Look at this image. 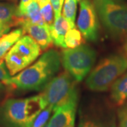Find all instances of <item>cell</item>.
<instances>
[{
    "label": "cell",
    "instance_id": "cell-1",
    "mask_svg": "<svg viewBox=\"0 0 127 127\" xmlns=\"http://www.w3.org/2000/svg\"><path fill=\"white\" fill-rule=\"evenodd\" d=\"M61 65V55L57 50L51 49L4 83L13 91H42L55 77Z\"/></svg>",
    "mask_w": 127,
    "mask_h": 127
},
{
    "label": "cell",
    "instance_id": "cell-2",
    "mask_svg": "<svg viewBox=\"0 0 127 127\" xmlns=\"http://www.w3.org/2000/svg\"><path fill=\"white\" fill-rule=\"evenodd\" d=\"M46 107L40 94L26 98L7 99L0 106V125L3 127H32Z\"/></svg>",
    "mask_w": 127,
    "mask_h": 127
},
{
    "label": "cell",
    "instance_id": "cell-3",
    "mask_svg": "<svg viewBox=\"0 0 127 127\" xmlns=\"http://www.w3.org/2000/svg\"><path fill=\"white\" fill-rule=\"evenodd\" d=\"M127 71V57L121 54L109 55L101 60L87 78V87L92 91L104 92Z\"/></svg>",
    "mask_w": 127,
    "mask_h": 127
},
{
    "label": "cell",
    "instance_id": "cell-4",
    "mask_svg": "<svg viewBox=\"0 0 127 127\" xmlns=\"http://www.w3.org/2000/svg\"><path fill=\"white\" fill-rule=\"evenodd\" d=\"M98 18L111 36L127 35V4L117 0H93Z\"/></svg>",
    "mask_w": 127,
    "mask_h": 127
},
{
    "label": "cell",
    "instance_id": "cell-5",
    "mask_svg": "<svg viewBox=\"0 0 127 127\" xmlns=\"http://www.w3.org/2000/svg\"><path fill=\"white\" fill-rule=\"evenodd\" d=\"M40 95L47 106H52L54 110L78 99L77 81L65 71L53 78L42 90Z\"/></svg>",
    "mask_w": 127,
    "mask_h": 127
},
{
    "label": "cell",
    "instance_id": "cell-6",
    "mask_svg": "<svg viewBox=\"0 0 127 127\" xmlns=\"http://www.w3.org/2000/svg\"><path fill=\"white\" fill-rule=\"evenodd\" d=\"M96 52L86 45L72 49H64L61 54V63L67 72L77 82L86 78L93 68L95 59Z\"/></svg>",
    "mask_w": 127,
    "mask_h": 127
},
{
    "label": "cell",
    "instance_id": "cell-7",
    "mask_svg": "<svg viewBox=\"0 0 127 127\" xmlns=\"http://www.w3.org/2000/svg\"><path fill=\"white\" fill-rule=\"evenodd\" d=\"M77 27L84 38L88 41H96L99 35L98 16L93 3L90 0H81Z\"/></svg>",
    "mask_w": 127,
    "mask_h": 127
},
{
    "label": "cell",
    "instance_id": "cell-8",
    "mask_svg": "<svg viewBox=\"0 0 127 127\" xmlns=\"http://www.w3.org/2000/svg\"><path fill=\"white\" fill-rule=\"evenodd\" d=\"M42 51L31 37L23 35L11 48L9 52L26 68L37 59Z\"/></svg>",
    "mask_w": 127,
    "mask_h": 127
},
{
    "label": "cell",
    "instance_id": "cell-9",
    "mask_svg": "<svg viewBox=\"0 0 127 127\" xmlns=\"http://www.w3.org/2000/svg\"><path fill=\"white\" fill-rule=\"evenodd\" d=\"M78 100H72L54 109L52 117L47 122L48 127H66L74 124Z\"/></svg>",
    "mask_w": 127,
    "mask_h": 127
},
{
    "label": "cell",
    "instance_id": "cell-10",
    "mask_svg": "<svg viewBox=\"0 0 127 127\" xmlns=\"http://www.w3.org/2000/svg\"><path fill=\"white\" fill-rule=\"evenodd\" d=\"M21 28L23 29L24 34L27 33L28 35L31 37L42 51L47 50L53 43L50 26L47 24L40 25L23 21Z\"/></svg>",
    "mask_w": 127,
    "mask_h": 127
},
{
    "label": "cell",
    "instance_id": "cell-11",
    "mask_svg": "<svg viewBox=\"0 0 127 127\" xmlns=\"http://www.w3.org/2000/svg\"><path fill=\"white\" fill-rule=\"evenodd\" d=\"M72 28L74 27H73L68 20L62 15L55 19L53 24L50 26V34L54 45L65 49L64 38L67 32Z\"/></svg>",
    "mask_w": 127,
    "mask_h": 127
},
{
    "label": "cell",
    "instance_id": "cell-12",
    "mask_svg": "<svg viewBox=\"0 0 127 127\" xmlns=\"http://www.w3.org/2000/svg\"><path fill=\"white\" fill-rule=\"evenodd\" d=\"M23 18L18 15V6L15 3L0 2V23L12 28L21 26Z\"/></svg>",
    "mask_w": 127,
    "mask_h": 127
},
{
    "label": "cell",
    "instance_id": "cell-13",
    "mask_svg": "<svg viewBox=\"0 0 127 127\" xmlns=\"http://www.w3.org/2000/svg\"><path fill=\"white\" fill-rule=\"evenodd\" d=\"M110 99L119 107L127 100V71L110 88Z\"/></svg>",
    "mask_w": 127,
    "mask_h": 127
},
{
    "label": "cell",
    "instance_id": "cell-14",
    "mask_svg": "<svg viewBox=\"0 0 127 127\" xmlns=\"http://www.w3.org/2000/svg\"><path fill=\"white\" fill-rule=\"evenodd\" d=\"M23 35L24 32L23 29L18 28L9 32L0 38V60L4 59L5 56L11 48Z\"/></svg>",
    "mask_w": 127,
    "mask_h": 127
},
{
    "label": "cell",
    "instance_id": "cell-15",
    "mask_svg": "<svg viewBox=\"0 0 127 127\" xmlns=\"http://www.w3.org/2000/svg\"><path fill=\"white\" fill-rule=\"evenodd\" d=\"M23 21L35 24L44 25L47 24L41 14L40 9L37 0H31L27 5L21 16Z\"/></svg>",
    "mask_w": 127,
    "mask_h": 127
},
{
    "label": "cell",
    "instance_id": "cell-16",
    "mask_svg": "<svg viewBox=\"0 0 127 127\" xmlns=\"http://www.w3.org/2000/svg\"><path fill=\"white\" fill-rule=\"evenodd\" d=\"M84 38L81 31L76 27L71 28L66 33L64 38L66 48L72 49L83 45Z\"/></svg>",
    "mask_w": 127,
    "mask_h": 127
},
{
    "label": "cell",
    "instance_id": "cell-17",
    "mask_svg": "<svg viewBox=\"0 0 127 127\" xmlns=\"http://www.w3.org/2000/svg\"><path fill=\"white\" fill-rule=\"evenodd\" d=\"M77 11V0H64L62 7V16L67 19L73 27H75Z\"/></svg>",
    "mask_w": 127,
    "mask_h": 127
},
{
    "label": "cell",
    "instance_id": "cell-18",
    "mask_svg": "<svg viewBox=\"0 0 127 127\" xmlns=\"http://www.w3.org/2000/svg\"><path fill=\"white\" fill-rule=\"evenodd\" d=\"M37 1L40 9L42 16L44 18L45 23L49 26H52L55 21V16H54V11L50 0H37Z\"/></svg>",
    "mask_w": 127,
    "mask_h": 127
},
{
    "label": "cell",
    "instance_id": "cell-19",
    "mask_svg": "<svg viewBox=\"0 0 127 127\" xmlns=\"http://www.w3.org/2000/svg\"><path fill=\"white\" fill-rule=\"evenodd\" d=\"M79 127H106L99 119H97L95 117H90L88 116L82 117Z\"/></svg>",
    "mask_w": 127,
    "mask_h": 127
},
{
    "label": "cell",
    "instance_id": "cell-20",
    "mask_svg": "<svg viewBox=\"0 0 127 127\" xmlns=\"http://www.w3.org/2000/svg\"><path fill=\"white\" fill-rule=\"evenodd\" d=\"M118 119L119 127H127V100L119 109Z\"/></svg>",
    "mask_w": 127,
    "mask_h": 127
},
{
    "label": "cell",
    "instance_id": "cell-21",
    "mask_svg": "<svg viewBox=\"0 0 127 127\" xmlns=\"http://www.w3.org/2000/svg\"><path fill=\"white\" fill-rule=\"evenodd\" d=\"M11 76L10 75L8 68L5 63L4 59L0 60V81L5 83L8 81Z\"/></svg>",
    "mask_w": 127,
    "mask_h": 127
},
{
    "label": "cell",
    "instance_id": "cell-22",
    "mask_svg": "<svg viewBox=\"0 0 127 127\" xmlns=\"http://www.w3.org/2000/svg\"><path fill=\"white\" fill-rule=\"evenodd\" d=\"M50 1L54 11L55 19L58 18L61 16V11L63 7L64 0H50Z\"/></svg>",
    "mask_w": 127,
    "mask_h": 127
},
{
    "label": "cell",
    "instance_id": "cell-23",
    "mask_svg": "<svg viewBox=\"0 0 127 127\" xmlns=\"http://www.w3.org/2000/svg\"><path fill=\"white\" fill-rule=\"evenodd\" d=\"M31 0H20V2H19V4L18 6V15L20 17H21L22 14H23V11L26 8L27 5L30 3ZM22 18V17H21Z\"/></svg>",
    "mask_w": 127,
    "mask_h": 127
},
{
    "label": "cell",
    "instance_id": "cell-24",
    "mask_svg": "<svg viewBox=\"0 0 127 127\" xmlns=\"http://www.w3.org/2000/svg\"><path fill=\"white\" fill-rule=\"evenodd\" d=\"M11 28L5 25L4 23H0V38L2 36H4L5 34H6L9 32H10Z\"/></svg>",
    "mask_w": 127,
    "mask_h": 127
},
{
    "label": "cell",
    "instance_id": "cell-25",
    "mask_svg": "<svg viewBox=\"0 0 127 127\" xmlns=\"http://www.w3.org/2000/svg\"><path fill=\"white\" fill-rule=\"evenodd\" d=\"M6 86L4 83L0 81V96L4 92V91L6 90Z\"/></svg>",
    "mask_w": 127,
    "mask_h": 127
},
{
    "label": "cell",
    "instance_id": "cell-26",
    "mask_svg": "<svg viewBox=\"0 0 127 127\" xmlns=\"http://www.w3.org/2000/svg\"><path fill=\"white\" fill-rule=\"evenodd\" d=\"M123 51H124V55L127 57V37L123 45Z\"/></svg>",
    "mask_w": 127,
    "mask_h": 127
},
{
    "label": "cell",
    "instance_id": "cell-27",
    "mask_svg": "<svg viewBox=\"0 0 127 127\" xmlns=\"http://www.w3.org/2000/svg\"><path fill=\"white\" fill-rule=\"evenodd\" d=\"M4 1H11L12 3H16L18 0H4Z\"/></svg>",
    "mask_w": 127,
    "mask_h": 127
},
{
    "label": "cell",
    "instance_id": "cell-28",
    "mask_svg": "<svg viewBox=\"0 0 127 127\" xmlns=\"http://www.w3.org/2000/svg\"><path fill=\"white\" fill-rule=\"evenodd\" d=\"M66 127H74V124H71V125H68Z\"/></svg>",
    "mask_w": 127,
    "mask_h": 127
},
{
    "label": "cell",
    "instance_id": "cell-29",
    "mask_svg": "<svg viewBox=\"0 0 127 127\" xmlns=\"http://www.w3.org/2000/svg\"><path fill=\"white\" fill-rule=\"evenodd\" d=\"M48 127V125H47V124H46L45 125V126H44V127Z\"/></svg>",
    "mask_w": 127,
    "mask_h": 127
},
{
    "label": "cell",
    "instance_id": "cell-30",
    "mask_svg": "<svg viewBox=\"0 0 127 127\" xmlns=\"http://www.w3.org/2000/svg\"><path fill=\"white\" fill-rule=\"evenodd\" d=\"M81 1V0H77V1Z\"/></svg>",
    "mask_w": 127,
    "mask_h": 127
},
{
    "label": "cell",
    "instance_id": "cell-31",
    "mask_svg": "<svg viewBox=\"0 0 127 127\" xmlns=\"http://www.w3.org/2000/svg\"><path fill=\"white\" fill-rule=\"evenodd\" d=\"M117 1H121V0H117Z\"/></svg>",
    "mask_w": 127,
    "mask_h": 127
}]
</instances>
